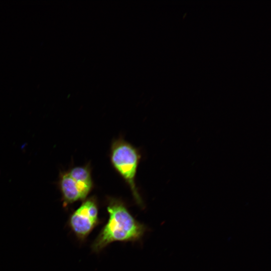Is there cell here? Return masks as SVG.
Masks as SVG:
<instances>
[{
	"label": "cell",
	"instance_id": "cell-1",
	"mask_svg": "<svg viewBox=\"0 0 271 271\" xmlns=\"http://www.w3.org/2000/svg\"><path fill=\"white\" fill-rule=\"evenodd\" d=\"M107 211V221L91 245L94 252H100L113 242H134L143 237L146 226L132 216L121 201L109 198Z\"/></svg>",
	"mask_w": 271,
	"mask_h": 271
},
{
	"label": "cell",
	"instance_id": "cell-2",
	"mask_svg": "<svg viewBox=\"0 0 271 271\" xmlns=\"http://www.w3.org/2000/svg\"><path fill=\"white\" fill-rule=\"evenodd\" d=\"M141 156L132 145L122 139L114 141L110 151L111 163L129 186L136 202L143 207V203L135 182Z\"/></svg>",
	"mask_w": 271,
	"mask_h": 271
},
{
	"label": "cell",
	"instance_id": "cell-3",
	"mask_svg": "<svg viewBox=\"0 0 271 271\" xmlns=\"http://www.w3.org/2000/svg\"><path fill=\"white\" fill-rule=\"evenodd\" d=\"M99 222L97 201L91 197L84 201L70 215L68 225L76 237L83 241Z\"/></svg>",
	"mask_w": 271,
	"mask_h": 271
},
{
	"label": "cell",
	"instance_id": "cell-4",
	"mask_svg": "<svg viewBox=\"0 0 271 271\" xmlns=\"http://www.w3.org/2000/svg\"><path fill=\"white\" fill-rule=\"evenodd\" d=\"M59 184L65 205L84 200L89 194L70 176L68 171L61 173Z\"/></svg>",
	"mask_w": 271,
	"mask_h": 271
},
{
	"label": "cell",
	"instance_id": "cell-5",
	"mask_svg": "<svg viewBox=\"0 0 271 271\" xmlns=\"http://www.w3.org/2000/svg\"><path fill=\"white\" fill-rule=\"evenodd\" d=\"M68 172L75 180L87 188L92 189L93 184L91 172L87 166L75 167Z\"/></svg>",
	"mask_w": 271,
	"mask_h": 271
}]
</instances>
